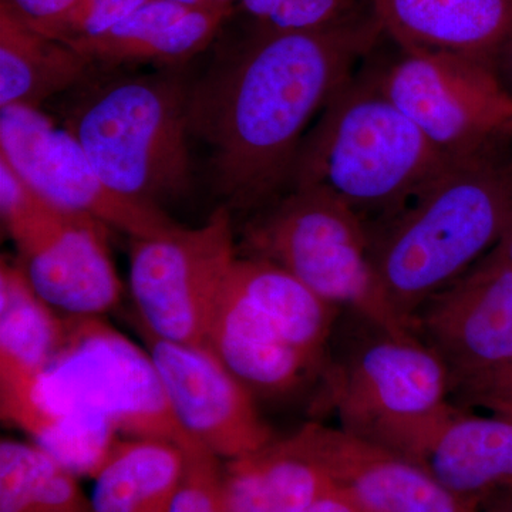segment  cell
I'll return each mask as SVG.
<instances>
[{"instance_id":"obj_1","label":"cell","mask_w":512,"mask_h":512,"mask_svg":"<svg viewBox=\"0 0 512 512\" xmlns=\"http://www.w3.org/2000/svg\"><path fill=\"white\" fill-rule=\"evenodd\" d=\"M384 36L373 10L339 25L248 36L190 84L191 137L210 150L225 207L258 212L291 190L309 126Z\"/></svg>"},{"instance_id":"obj_2","label":"cell","mask_w":512,"mask_h":512,"mask_svg":"<svg viewBox=\"0 0 512 512\" xmlns=\"http://www.w3.org/2000/svg\"><path fill=\"white\" fill-rule=\"evenodd\" d=\"M511 144L457 158L402 211L367 227L377 278L410 329L421 306L500 239L512 205Z\"/></svg>"},{"instance_id":"obj_3","label":"cell","mask_w":512,"mask_h":512,"mask_svg":"<svg viewBox=\"0 0 512 512\" xmlns=\"http://www.w3.org/2000/svg\"><path fill=\"white\" fill-rule=\"evenodd\" d=\"M457 158L434 146L365 66L306 134L291 188H319L370 227L402 211Z\"/></svg>"},{"instance_id":"obj_4","label":"cell","mask_w":512,"mask_h":512,"mask_svg":"<svg viewBox=\"0 0 512 512\" xmlns=\"http://www.w3.org/2000/svg\"><path fill=\"white\" fill-rule=\"evenodd\" d=\"M0 413L30 439L49 421L93 417L126 439L168 441L184 453L205 448L175 420L148 350L101 316H66L52 362L28 389L0 399Z\"/></svg>"},{"instance_id":"obj_5","label":"cell","mask_w":512,"mask_h":512,"mask_svg":"<svg viewBox=\"0 0 512 512\" xmlns=\"http://www.w3.org/2000/svg\"><path fill=\"white\" fill-rule=\"evenodd\" d=\"M188 96L177 70L119 77L83 96L64 127L107 187L160 208L191 191Z\"/></svg>"},{"instance_id":"obj_6","label":"cell","mask_w":512,"mask_h":512,"mask_svg":"<svg viewBox=\"0 0 512 512\" xmlns=\"http://www.w3.org/2000/svg\"><path fill=\"white\" fill-rule=\"evenodd\" d=\"M248 256L295 275L326 302L399 338L416 336L390 305L369 252L365 222L315 187H295L245 225Z\"/></svg>"},{"instance_id":"obj_7","label":"cell","mask_w":512,"mask_h":512,"mask_svg":"<svg viewBox=\"0 0 512 512\" xmlns=\"http://www.w3.org/2000/svg\"><path fill=\"white\" fill-rule=\"evenodd\" d=\"M323 375L340 429L412 461L456 407L443 360L417 336L399 338L372 322Z\"/></svg>"},{"instance_id":"obj_8","label":"cell","mask_w":512,"mask_h":512,"mask_svg":"<svg viewBox=\"0 0 512 512\" xmlns=\"http://www.w3.org/2000/svg\"><path fill=\"white\" fill-rule=\"evenodd\" d=\"M0 212L33 291L66 316L113 311L123 284L111 258L109 227L40 197L0 158Z\"/></svg>"},{"instance_id":"obj_9","label":"cell","mask_w":512,"mask_h":512,"mask_svg":"<svg viewBox=\"0 0 512 512\" xmlns=\"http://www.w3.org/2000/svg\"><path fill=\"white\" fill-rule=\"evenodd\" d=\"M237 258L225 205L200 227L175 224L151 237L131 238L128 278L141 329L170 342L205 346Z\"/></svg>"},{"instance_id":"obj_10","label":"cell","mask_w":512,"mask_h":512,"mask_svg":"<svg viewBox=\"0 0 512 512\" xmlns=\"http://www.w3.org/2000/svg\"><path fill=\"white\" fill-rule=\"evenodd\" d=\"M373 69L383 92L444 153L471 156L512 140V94L491 60L399 49Z\"/></svg>"},{"instance_id":"obj_11","label":"cell","mask_w":512,"mask_h":512,"mask_svg":"<svg viewBox=\"0 0 512 512\" xmlns=\"http://www.w3.org/2000/svg\"><path fill=\"white\" fill-rule=\"evenodd\" d=\"M0 158L46 201L90 215L130 238L151 237L175 225L161 208L107 187L76 137L35 107L0 109Z\"/></svg>"},{"instance_id":"obj_12","label":"cell","mask_w":512,"mask_h":512,"mask_svg":"<svg viewBox=\"0 0 512 512\" xmlns=\"http://www.w3.org/2000/svg\"><path fill=\"white\" fill-rule=\"evenodd\" d=\"M412 326L446 365L451 393L512 365V266L485 255L424 303Z\"/></svg>"},{"instance_id":"obj_13","label":"cell","mask_w":512,"mask_h":512,"mask_svg":"<svg viewBox=\"0 0 512 512\" xmlns=\"http://www.w3.org/2000/svg\"><path fill=\"white\" fill-rule=\"evenodd\" d=\"M143 336L171 412L192 440L225 461L254 454L274 441L256 410L254 394L207 346L170 342L146 330Z\"/></svg>"},{"instance_id":"obj_14","label":"cell","mask_w":512,"mask_h":512,"mask_svg":"<svg viewBox=\"0 0 512 512\" xmlns=\"http://www.w3.org/2000/svg\"><path fill=\"white\" fill-rule=\"evenodd\" d=\"M282 443L367 510L481 512L480 504L450 493L419 464L343 429L309 423Z\"/></svg>"},{"instance_id":"obj_15","label":"cell","mask_w":512,"mask_h":512,"mask_svg":"<svg viewBox=\"0 0 512 512\" xmlns=\"http://www.w3.org/2000/svg\"><path fill=\"white\" fill-rule=\"evenodd\" d=\"M402 50L463 53L495 62L512 36V0H369Z\"/></svg>"},{"instance_id":"obj_16","label":"cell","mask_w":512,"mask_h":512,"mask_svg":"<svg viewBox=\"0 0 512 512\" xmlns=\"http://www.w3.org/2000/svg\"><path fill=\"white\" fill-rule=\"evenodd\" d=\"M413 463L419 464L450 493L480 504L512 487V419L477 416L454 407Z\"/></svg>"},{"instance_id":"obj_17","label":"cell","mask_w":512,"mask_h":512,"mask_svg":"<svg viewBox=\"0 0 512 512\" xmlns=\"http://www.w3.org/2000/svg\"><path fill=\"white\" fill-rule=\"evenodd\" d=\"M229 275L205 346L252 394L291 392L306 373L313 372L311 365L239 291Z\"/></svg>"},{"instance_id":"obj_18","label":"cell","mask_w":512,"mask_h":512,"mask_svg":"<svg viewBox=\"0 0 512 512\" xmlns=\"http://www.w3.org/2000/svg\"><path fill=\"white\" fill-rule=\"evenodd\" d=\"M234 12L188 9L164 0H148L116 28L74 45L93 63L107 67L130 63L178 66L211 45Z\"/></svg>"},{"instance_id":"obj_19","label":"cell","mask_w":512,"mask_h":512,"mask_svg":"<svg viewBox=\"0 0 512 512\" xmlns=\"http://www.w3.org/2000/svg\"><path fill=\"white\" fill-rule=\"evenodd\" d=\"M231 281L254 303L282 338L298 350L313 372H325L340 308L316 295L295 275L265 259H235Z\"/></svg>"},{"instance_id":"obj_20","label":"cell","mask_w":512,"mask_h":512,"mask_svg":"<svg viewBox=\"0 0 512 512\" xmlns=\"http://www.w3.org/2000/svg\"><path fill=\"white\" fill-rule=\"evenodd\" d=\"M66 316L30 286L19 264L0 262V397L28 389L62 345Z\"/></svg>"},{"instance_id":"obj_21","label":"cell","mask_w":512,"mask_h":512,"mask_svg":"<svg viewBox=\"0 0 512 512\" xmlns=\"http://www.w3.org/2000/svg\"><path fill=\"white\" fill-rule=\"evenodd\" d=\"M93 67L74 47L0 9V109H40L46 100L83 82Z\"/></svg>"},{"instance_id":"obj_22","label":"cell","mask_w":512,"mask_h":512,"mask_svg":"<svg viewBox=\"0 0 512 512\" xmlns=\"http://www.w3.org/2000/svg\"><path fill=\"white\" fill-rule=\"evenodd\" d=\"M185 468L168 441L121 439L94 477V512H170Z\"/></svg>"},{"instance_id":"obj_23","label":"cell","mask_w":512,"mask_h":512,"mask_svg":"<svg viewBox=\"0 0 512 512\" xmlns=\"http://www.w3.org/2000/svg\"><path fill=\"white\" fill-rule=\"evenodd\" d=\"M0 512H94L72 471L35 443L0 441Z\"/></svg>"},{"instance_id":"obj_24","label":"cell","mask_w":512,"mask_h":512,"mask_svg":"<svg viewBox=\"0 0 512 512\" xmlns=\"http://www.w3.org/2000/svg\"><path fill=\"white\" fill-rule=\"evenodd\" d=\"M252 25L278 32H301L339 25L370 10L369 0H238Z\"/></svg>"},{"instance_id":"obj_25","label":"cell","mask_w":512,"mask_h":512,"mask_svg":"<svg viewBox=\"0 0 512 512\" xmlns=\"http://www.w3.org/2000/svg\"><path fill=\"white\" fill-rule=\"evenodd\" d=\"M222 466L207 448L185 453L183 480L170 512H234L225 497Z\"/></svg>"},{"instance_id":"obj_26","label":"cell","mask_w":512,"mask_h":512,"mask_svg":"<svg viewBox=\"0 0 512 512\" xmlns=\"http://www.w3.org/2000/svg\"><path fill=\"white\" fill-rule=\"evenodd\" d=\"M148 0H79L62 19L43 30V35L74 46L89 42L116 28Z\"/></svg>"},{"instance_id":"obj_27","label":"cell","mask_w":512,"mask_h":512,"mask_svg":"<svg viewBox=\"0 0 512 512\" xmlns=\"http://www.w3.org/2000/svg\"><path fill=\"white\" fill-rule=\"evenodd\" d=\"M451 394L467 407H485L493 413L512 412V365L461 384Z\"/></svg>"},{"instance_id":"obj_28","label":"cell","mask_w":512,"mask_h":512,"mask_svg":"<svg viewBox=\"0 0 512 512\" xmlns=\"http://www.w3.org/2000/svg\"><path fill=\"white\" fill-rule=\"evenodd\" d=\"M79 0H0V9L33 29L43 30L74 8Z\"/></svg>"},{"instance_id":"obj_29","label":"cell","mask_w":512,"mask_h":512,"mask_svg":"<svg viewBox=\"0 0 512 512\" xmlns=\"http://www.w3.org/2000/svg\"><path fill=\"white\" fill-rule=\"evenodd\" d=\"M309 512H373L367 510L362 504L357 503L355 498L350 497L345 491L339 490L338 487H333L328 493L323 494L322 497L312 505Z\"/></svg>"},{"instance_id":"obj_30","label":"cell","mask_w":512,"mask_h":512,"mask_svg":"<svg viewBox=\"0 0 512 512\" xmlns=\"http://www.w3.org/2000/svg\"><path fill=\"white\" fill-rule=\"evenodd\" d=\"M488 255L504 262V264L512 266V205L503 232H501V237L498 239L495 247L488 252Z\"/></svg>"},{"instance_id":"obj_31","label":"cell","mask_w":512,"mask_h":512,"mask_svg":"<svg viewBox=\"0 0 512 512\" xmlns=\"http://www.w3.org/2000/svg\"><path fill=\"white\" fill-rule=\"evenodd\" d=\"M494 66L505 89L512 94V36L495 57Z\"/></svg>"},{"instance_id":"obj_32","label":"cell","mask_w":512,"mask_h":512,"mask_svg":"<svg viewBox=\"0 0 512 512\" xmlns=\"http://www.w3.org/2000/svg\"><path fill=\"white\" fill-rule=\"evenodd\" d=\"M484 501L481 512H512V487L497 491Z\"/></svg>"},{"instance_id":"obj_33","label":"cell","mask_w":512,"mask_h":512,"mask_svg":"<svg viewBox=\"0 0 512 512\" xmlns=\"http://www.w3.org/2000/svg\"><path fill=\"white\" fill-rule=\"evenodd\" d=\"M164 2L175 3L188 9H214L208 5L207 0H164Z\"/></svg>"},{"instance_id":"obj_34","label":"cell","mask_w":512,"mask_h":512,"mask_svg":"<svg viewBox=\"0 0 512 512\" xmlns=\"http://www.w3.org/2000/svg\"><path fill=\"white\" fill-rule=\"evenodd\" d=\"M207 2L211 8L227 10V12H235L238 6V0H207Z\"/></svg>"},{"instance_id":"obj_35","label":"cell","mask_w":512,"mask_h":512,"mask_svg":"<svg viewBox=\"0 0 512 512\" xmlns=\"http://www.w3.org/2000/svg\"><path fill=\"white\" fill-rule=\"evenodd\" d=\"M495 414H501V416L510 417V419H512V412L495 413Z\"/></svg>"}]
</instances>
